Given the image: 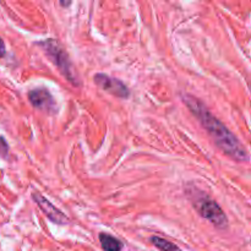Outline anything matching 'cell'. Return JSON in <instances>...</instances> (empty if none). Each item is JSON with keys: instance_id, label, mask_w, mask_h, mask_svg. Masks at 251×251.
Instances as JSON below:
<instances>
[{"instance_id": "6da1fadb", "label": "cell", "mask_w": 251, "mask_h": 251, "mask_svg": "<svg viewBox=\"0 0 251 251\" xmlns=\"http://www.w3.org/2000/svg\"><path fill=\"white\" fill-rule=\"evenodd\" d=\"M181 100L207 131L216 146L225 154L237 162H249V153L234 134L217 119L195 96L183 95Z\"/></svg>"}, {"instance_id": "7a4b0ae2", "label": "cell", "mask_w": 251, "mask_h": 251, "mask_svg": "<svg viewBox=\"0 0 251 251\" xmlns=\"http://www.w3.org/2000/svg\"><path fill=\"white\" fill-rule=\"evenodd\" d=\"M37 46L41 47V48L43 49V51L47 54V56L53 61V64L58 68V70L60 71L61 75H63L71 85L81 86L80 77H78L77 73H76L75 68H74L73 63H71L68 53L59 46V43L55 39H46V41L37 43Z\"/></svg>"}, {"instance_id": "3957f363", "label": "cell", "mask_w": 251, "mask_h": 251, "mask_svg": "<svg viewBox=\"0 0 251 251\" xmlns=\"http://www.w3.org/2000/svg\"><path fill=\"white\" fill-rule=\"evenodd\" d=\"M194 207L202 218L212 223L218 229H226L228 227V218L217 202L207 196H200L194 201Z\"/></svg>"}, {"instance_id": "277c9868", "label": "cell", "mask_w": 251, "mask_h": 251, "mask_svg": "<svg viewBox=\"0 0 251 251\" xmlns=\"http://www.w3.org/2000/svg\"><path fill=\"white\" fill-rule=\"evenodd\" d=\"M93 81H95V83L98 87L107 91V92L115 96V97L124 98L125 100V98L130 96V91L127 86L123 81L118 80V78L110 77V76L105 75V74H96L93 76Z\"/></svg>"}, {"instance_id": "5b68a950", "label": "cell", "mask_w": 251, "mask_h": 251, "mask_svg": "<svg viewBox=\"0 0 251 251\" xmlns=\"http://www.w3.org/2000/svg\"><path fill=\"white\" fill-rule=\"evenodd\" d=\"M32 199H33L34 202L38 205V207L41 208L42 212L47 216L48 220H50L51 222L56 223V225L65 226L66 223H69V218L66 217L65 213L61 212L59 208H56L55 206L51 202H49L44 196H42L38 191H33L32 193Z\"/></svg>"}, {"instance_id": "8992f818", "label": "cell", "mask_w": 251, "mask_h": 251, "mask_svg": "<svg viewBox=\"0 0 251 251\" xmlns=\"http://www.w3.org/2000/svg\"><path fill=\"white\" fill-rule=\"evenodd\" d=\"M28 100L33 108L46 113L55 112V100L47 88H34L28 92Z\"/></svg>"}, {"instance_id": "52a82bcc", "label": "cell", "mask_w": 251, "mask_h": 251, "mask_svg": "<svg viewBox=\"0 0 251 251\" xmlns=\"http://www.w3.org/2000/svg\"><path fill=\"white\" fill-rule=\"evenodd\" d=\"M100 242L102 245V249L104 251H122L123 243L117 238L107 234V233H100Z\"/></svg>"}, {"instance_id": "ba28073f", "label": "cell", "mask_w": 251, "mask_h": 251, "mask_svg": "<svg viewBox=\"0 0 251 251\" xmlns=\"http://www.w3.org/2000/svg\"><path fill=\"white\" fill-rule=\"evenodd\" d=\"M150 242H151L157 249L162 251H181V249L178 245L173 244V243L168 242V240L163 239V238L161 237H156V235H153V237L150 239Z\"/></svg>"}, {"instance_id": "9c48e42d", "label": "cell", "mask_w": 251, "mask_h": 251, "mask_svg": "<svg viewBox=\"0 0 251 251\" xmlns=\"http://www.w3.org/2000/svg\"><path fill=\"white\" fill-rule=\"evenodd\" d=\"M7 153H9V146H7L6 141L0 136V156H1L2 158H6Z\"/></svg>"}, {"instance_id": "30bf717a", "label": "cell", "mask_w": 251, "mask_h": 251, "mask_svg": "<svg viewBox=\"0 0 251 251\" xmlns=\"http://www.w3.org/2000/svg\"><path fill=\"white\" fill-rule=\"evenodd\" d=\"M6 54V48H5V43L1 38H0V58L5 56Z\"/></svg>"}, {"instance_id": "8fae6325", "label": "cell", "mask_w": 251, "mask_h": 251, "mask_svg": "<svg viewBox=\"0 0 251 251\" xmlns=\"http://www.w3.org/2000/svg\"><path fill=\"white\" fill-rule=\"evenodd\" d=\"M60 5L61 6H70L71 5V1H60Z\"/></svg>"}]
</instances>
